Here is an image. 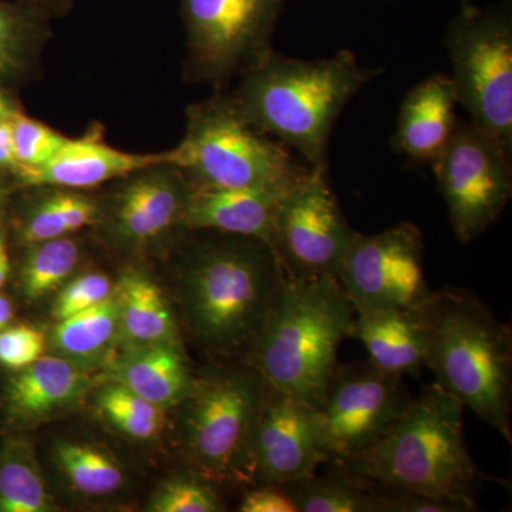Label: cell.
Masks as SVG:
<instances>
[{
    "label": "cell",
    "mask_w": 512,
    "mask_h": 512,
    "mask_svg": "<svg viewBox=\"0 0 512 512\" xmlns=\"http://www.w3.org/2000/svg\"><path fill=\"white\" fill-rule=\"evenodd\" d=\"M188 231L178 268L192 338L211 355L248 360L288 276L274 247L262 239Z\"/></svg>",
    "instance_id": "1"
},
{
    "label": "cell",
    "mask_w": 512,
    "mask_h": 512,
    "mask_svg": "<svg viewBox=\"0 0 512 512\" xmlns=\"http://www.w3.org/2000/svg\"><path fill=\"white\" fill-rule=\"evenodd\" d=\"M382 67H363L350 50L326 59L272 52L228 93L245 120L296 151L311 168H328L330 137L340 114Z\"/></svg>",
    "instance_id": "2"
},
{
    "label": "cell",
    "mask_w": 512,
    "mask_h": 512,
    "mask_svg": "<svg viewBox=\"0 0 512 512\" xmlns=\"http://www.w3.org/2000/svg\"><path fill=\"white\" fill-rule=\"evenodd\" d=\"M463 412V404L430 384L379 440L333 467L377 487L474 500L484 476L468 453Z\"/></svg>",
    "instance_id": "3"
},
{
    "label": "cell",
    "mask_w": 512,
    "mask_h": 512,
    "mask_svg": "<svg viewBox=\"0 0 512 512\" xmlns=\"http://www.w3.org/2000/svg\"><path fill=\"white\" fill-rule=\"evenodd\" d=\"M353 323L355 308L335 275L288 278L247 362L269 390L315 409Z\"/></svg>",
    "instance_id": "4"
},
{
    "label": "cell",
    "mask_w": 512,
    "mask_h": 512,
    "mask_svg": "<svg viewBox=\"0 0 512 512\" xmlns=\"http://www.w3.org/2000/svg\"><path fill=\"white\" fill-rule=\"evenodd\" d=\"M426 362L436 384L512 444V332L463 289L434 291Z\"/></svg>",
    "instance_id": "5"
},
{
    "label": "cell",
    "mask_w": 512,
    "mask_h": 512,
    "mask_svg": "<svg viewBox=\"0 0 512 512\" xmlns=\"http://www.w3.org/2000/svg\"><path fill=\"white\" fill-rule=\"evenodd\" d=\"M185 116L184 138L168 154L192 187L288 191L311 170L252 127L228 90L191 104Z\"/></svg>",
    "instance_id": "6"
},
{
    "label": "cell",
    "mask_w": 512,
    "mask_h": 512,
    "mask_svg": "<svg viewBox=\"0 0 512 512\" xmlns=\"http://www.w3.org/2000/svg\"><path fill=\"white\" fill-rule=\"evenodd\" d=\"M265 394L264 380L248 362L197 380L184 400L185 447L201 476L254 483L252 439Z\"/></svg>",
    "instance_id": "7"
},
{
    "label": "cell",
    "mask_w": 512,
    "mask_h": 512,
    "mask_svg": "<svg viewBox=\"0 0 512 512\" xmlns=\"http://www.w3.org/2000/svg\"><path fill=\"white\" fill-rule=\"evenodd\" d=\"M286 0H181L187 56L184 80L227 92L274 52Z\"/></svg>",
    "instance_id": "8"
},
{
    "label": "cell",
    "mask_w": 512,
    "mask_h": 512,
    "mask_svg": "<svg viewBox=\"0 0 512 512\" xmlns=\"http://www.w3.org/2000/svg\"><path fill=\"white\" fill-rule=\"evenodd\" d=\"M446 47L458 106L512 153L510 6H464L448 25Z\"/></svg>",
    "instance_id": "9"
},
{
    "label": "cell",
    "mask_w": 512,
    "mask_h": 512,
    "mask_svg": "<svg viewBox=\"0 0 512 512\" xmlns=\"http://www.w3.org/2000/svg\"><path fill=\"white\" fill-rule=\"evenodd\" d=\"M511 154L484 128L458 120L443 153L431 164L461 244L493 227L511 200Z\"/></svg>",
    "instance_id": "10"
},
{
    "label": "cell",
    "mask_w": 512,
    "mask_h": 512,
    "mask_svg": "<svg viewBox=\"0 0 512 512\" xmlns=\"http://www.w3.org/2000/svg\"><path fill=\"white\" fill-rule=\"evenodd\" d=\"M413 402L403 376L366 362L336 367L313 409L328 463H342L375 443Z\"/></svg>",
    "instance_id": "11"
},
{
    "label": "cell",
    "mask_w": 512,
    "mask_h": 512,
    "mask_svg": "<svg viewBox=\"0 0 512 512\" xmlns=\"http://www.w3.org/2000/svg\"><path fill=\"white\" fill-rule=\"evenodd\" d=\"M423 259L420 229L402 222L375 235L357 232L335 276L355 313L419 309L434 295Z\"/></svg>",
    "instance_id": "12"
},
{
    "label": "cell",
    "mask_w": 512,
    "mask_h": 512,
    "mask_svg": "<svg viewBox=\"0 0 512 512\" xmlns=\"http://www.w3.org/2000/svg\"><path fill=\"white\" fill-rule=\"evenodd\" d=\"M356 234L330 187L328 168H311L282 198L272 247L288 278H319L336 275Z\"/></svg>",
    "instance_id": "13"
},
{
    "label": "cell",
    "mask_w": 512,
    "mask_h": 512,
    "mask_svg": "<svg viewBox=\"0 0 512 512\" xmlns=\"http://www.w3.org/2000/svg\"><path fill=\"white\" fill-rule=\"evenodd\" d=\"M100 198L101 227L114 244L130 251L156 247L184 234L192 185L170 160L147 165L110 183Z\"/></svg>",
    "instance_id": "14"
},
{
    "label": "cell",
    "mask_w": 512,
    "mask_h": 512,
    "mask_svg": "<svg viewBox=\"0 0 512 512\" xmlns=\"http://www.w3.org/2000/svg\"><path fill=\"white\" fill-rule=\"evenodd\" d=\"M254 483L281 485L328 463L313 407L266 387L251 448Z\"/></svg>",
    "instance_id": "15"
},
{
    "label": "cell",
    "mask_w": 512,
    "mask_h": 512,
    "mask_svg": "<svg viewBox=\"0 0 512 512\" xmlns=\"http://www.w3.org/2000/svg\"><path fill=\"white\" fill-rule=\"evenodd\" d=\"M165 160H170L168 151L140 154L110 146L104 140V127L94 123L83 136L67 137L56 156L30 173L19 188L52 185L93 191L133 171Z\"/></svg>",
    "instance_id": "16"
},
{
    "label": "cell",
    "mask_w": 512,
    "mask_h": 512,
    "mask_svg": "<svg viewBox=\"0 0 512 512\" xmlns=\"http://www.w3.org/2000/svg\"><path fill=\"white\" fill-rule=\"evenodd\" d=\"M453 80L431 74L404 97L392 148L414 164L431 165L439 158L458 123Z\"/></svg>",
    "instance_id": "17"
},
{
    "label": "cell",
    "mask_w": 512,
    "mask_h": 512,
    "mask_svg": "<svg viewBox=\"0 0 512 512\" xmlns=\"http://www.w3.org/2000/svg\"><path fill=\"white\" fill-rule=\"evenodd\" d=\"M288 191L192 187L185 228L214 229L272 245L279 205Z\"/></svg>",
    "instance_id": "18"
},
{
    "label": "cell",
    "mask_w": 512,
    "mask_h": 512,
    "mask_svg": "<svg viewBox=\"0 0 512 512\" xmlns=\"http://www.w3.org/2000/svg\"><path fill=\"white\" fill-rule=\"evenodd\" d=\"M353 336L365 346L370 362L384 372L420 375L429 345L424 308L359 312Z\"/></svg>",
    "instance_id": "19"
},
{
    "label": "cell",
    "mask_w": 512,
    "mask_h": 512,
    "mask_svg": "<svg viewBox=\"0 0 512 512\" xmlns=\"http://www.w3.org/2000/svg\"><path fill=\"white\" fill-rule=\"evenodd\" d=\"M109 380L161 409L184 403L197 384L178 343L124 349L110 362Z\"/></svg>",
    "instance_id": "20"
},
{
    "label": "cell",
    "mask_w": 512,
    "mask_h": 512,
    "mask_svg": "<svg viewBox=\"0 0 512 512\" xmlns=\"http://www.w3.org/2000/svg\"><path fill=\"white\" fill-rule=\"evenodd\" d=\"M89 386L82 367L62 356H42L20 370L8 389L10 416L37 421L76 402Z\"/></svg>",
    "instance_id": "21"
},
{
    "label": "cell",
    "mask_w": 512,
    "mask_h": 512,
    "mask_svg": "<svg viewBox=\"0 0 512 512\" xmlns=\"http://www.w3.org/2000/svg\"><path fill=\"white\" fill-rule=\"evenodd\" d=\"M28 202L20 212L16 238L22 247L70 237L96 227L100 218V198L92 191L69 190L52 185H32Z\"/></svg>",
    "instance_id": "22"
},
{
    "label": "cell",
    "mask_w": 512,
    "mask_h": 512,
    "mask_svg": "<svg viewBox=\"0 0 512 512\" xmlns=\"http://www.w3.org/2000/svg\"><path fill=\"white\" fill-rule=\"evenodd\" d=\"M52 37V19L45 13L0 0V86L13 90L35 80Z\"/></svg>",
    "instance_id": "23"
},
{
    "label": "cell",
    "mask_w": 512,
    "mask_h": 512,
    "mask_svg": "<svg viewBox=\"0 0 512 512\" xmlns=\"http://www.w3.org/2000/svg\"><path fill=\"white\" fill-rule=\"evenodd\" d=\"M120 339L126 348L178 343L173 312L156 282L138 269H127L121 276Z\"/></svg>",
    "instance_id": "24"
},
{
    "label": "cell",
    "mask_w": 512,
    "mask_h": 512,
    "mask_svg": "<svg viewBox=\"0 0 512 512\" xmlns=\"http://www.w3.org/2000/svg\"><path fill=\"white\" fill-rule=\"evenodd\" d=\"M120 339V298L113 292L106 301L63 320L53 330L56 352L86 369L109 355Z\"/></svg>",
    "instance_id": "25"
},
{
    "label": "cell",
    "mask_w": 512,
    "mask_h": 512,
    "mask_svg": "<svg viewBox=\"0 0 512 512\" xmlns=\"http://www.w3.org/2000/svg\"><path fill=\"white\" fill-rule=\"evenodd\" d=\"M298 512H379L376 490L369 481L335 468L326 477L296 478L281 484Z\"/></svg>",
    "instance_id": "26"
},
{
    "label": "cell",
    "mask_w": 512,
    "mask_h": 512,
    "mask_svg": "<svg viewBox=\"0 0 512 512\" xmlns=\"http://www.w3.org/2000/svg\"><path fill=\"white\" fill-rule=\"evenodd\" d=\"M47 511H52V501L32 446L9 440L0 456V512Z\"/></svg>",
    "instance_id": "27"
},
{
    "label": "cell",
    "mask_w": 512,
    "mask_h": 512,
    "mask_svg": "<svg viewBox=\"0 0 512 512\" xmlns=\"http://www.w3.org/2000/svg\"><path fill=\"white\" fill-rule=\"evenodd\" d=\"M20 269L26 298H43L55 291L76 271L83 258V244L76 235L28 245Z\"/></svg>",
    "instance_id": "28"
},
{
    "label": "cell",
    "mask_w": 512,
    "mask_h": 512,
    "mask_svg": "<svg viewBox=\"0 0 512 512\" xmlns=\"http://www.w3.org/2000/svg\"><path fill=\"white\" fill-rule=\"evenodd\" d=\"M56 463L74 490L89 497H104L120 490L123 471L116 461L89 444L60 443Z\"/></svg>",
    "instance_id": "29"
},
{
    "label": "cell",
    "mask_w": 512,
    "mask_h": 512,
    "mask_svg": "<svg viewBox=\"0 0 512 512\" xmlns=\"http://www.w3.org/2000/svg\"><path fill=\"white\" fill-rule=\"evenodd\" d=\"M97 406L111 426L131 439L150 440L163 429L164 409L119 383L101 389Z\"/></svg>",
    "instance_id": "30"
},
{
    "label": "cell",
    "mask_w": 512,
    "mask_h": 512,
    "mask_svg": "<svg viewBox=\"0 0 512 512\" xmlns=\"http://www.w3.org/2000/svg\"><path fill=\"white\" fill-rule=\"evenodd\" d=\"M13 137L18 161L15 175L18 190L22 181L37 168L49 163L67 140V136L60 131L43 121L32 119L23 110L13 117Z\"/></svg>",
    "instance_id": "31"
},
{
    "label": "cell",
    "mask_w": 512,
    "mask_h": 512,
    "mask_svg": "<svg viewBox=\"0 0 512 512\" xmlns=\"http://www.w3.org/2000/svg\"><path fill=\"white\" fill-rule=\"evenodd\" d=\"M208 478L178 477L167 481L148 505L153 512H218L224 510Z\"/></svg>",
    "instance_id": "32"
},
{
    "label": "cell",
    "mask_w": 512,
    "mask_h": 512,
    "mask_svg": "<svg viewBox=\"0 0 512 512\" xmlns=\"http://www.w3.org/2000/svg\"><path fill=\"white\" fill-rule=\"evenodd\" d=\"M113 292L109 276L100 272H87L64 286L57 298L53 315L59 320L70 318L106 301Z\"/></svg>",
    "instance_id": "33"
},
{
    "label": "cell",
    "mask_w": 512,
    "mask_h": 512,
    "mask_svg": "<svg viewBox=\"0 0 512 512\" xmlns=\"http://www.w3.org/2000/svg\"><path fill=\"white\" fill-rule=\"evenodd\" d=\"M379 512H471L480 511L474 500H456L383 487L376 490Z\"/></svg>",
    "instance_id": "34"
},
{
    "label": "cell",
    "mask_w": 512,
    "mask_h": 512,
    "mask_svg": "<svg viewBox=\"0 0 512 512\" xmlns=\"http://www.w3.org/2000/svg\"><path fill=\"white\" fill-rule=\"evenodd\" d=\"M46 338L30 326H15L0 330V365L22 370L43 356Z\"/></svg>",
    "instance_id": "35"
},
{
    "label": "cell",
    "mask_w": 512,
    "mask_h": 512,
    "mask_svg": "<svg viewBox=\"0 0 512 512\" xmlns=\"http://www.w3.org/2000/svg\"><path fill=\"white\" fill-rule=\"evenodd\" d=\"M242 512H298L292 498L281 485L262 484L245 495L239 505Z\"/></svg>",
    "instance_id": "36"
},
{
    "label": "cell",
    "mask_w": 512,
    "mask_h": 512,
    "mask_svg": "<svg viewBox=\"0 0 512 512\" xmlns=\"http://www.w3.org/2000/svg\"><path fill=\"white\" fill-rule=\"evenodd\" d=\"M13 117L0 119V173L8 174L15 180L18 161H16L15 137H13Z\"/></svg>",
    "instance_id": "37"
},
{
    "label": "cell",
    "mask_w": 512,
    "mask_h": 512,
    "mask_svg": "<svg viewBox=\"0 0 512 512\" xmlns=\"http://www.w3.org/2000/svg\"><path fill=\"white\" fill-rule=\"evenodd\" d=\"M18 2L40 10L50 19L63 18L74 8V0H18Z\"/></svg>",
    "instance_id": "38"
},
{
    "label": "cell",
    "mask_w": 512,
    "mask_h": 512,
    "mask_svg": "<svg viewBox=\"0 0 512 512\" xmlns=\"http://www.w3.org/2000/svg\"><path fill=\"white\" fill-rule=\"evenodd\" d=\"M22 110V106L13 96L12 90L0 86V119H9V117L16 116Z\"/></svg>",
    "instance_id": "39"
},
{
    "label": "cell",
    "mask_w": 512,
    "mask_h": 512,
    "mask_svg": "<svg viewBox=\"0 0 512 512\" xmlns=\"http://www.w3.org/2000/svg\"><path fill=\"white\" fill-rule=\"evenodd\" d=\"M15 191H18V185H16L15 180L8 174L0 173V222L5 218L10 197H12Z\"/></svg>",
    "instance_id": "40"
},
{
    "label": "cell",
    "mask_w": 512,
    "mask_h": 512,
    "mask_svg": "<svg viewBox=\"0 0 512 512\" xmlns=\"http://www.w3.org/2000/svg\"><path fill=\"white\" fill-rule=\"evenodd\" d=\"M10 274V259L8 251V239L5 232L0 229V288L6 284Z\"/></svg>",
    "instance_id": "41"
},
{
    "label": "cell",
    "mask_w": 512,
    "mask_h": 512,
    "mask_svg": "<svg viewBox=\"0 0 512 512\" xmlns=\"http://www.w3.org/2000/svg\"><path fill=\"white\" fill-rule=\"evenodd\" d=\"M13 318L12 303L6 296L0 295V330L8 328L10 320Z\"/></svg>",
    "instance_id": "42"
},
{
    "label": "cell",
    "mask_w": 512,
    "mask_h": 512,
    "mask_svg": "<svg viewBox=\"0 0 512 512\" xmlns=\"http://www.w3.org/2000/svg\"><path fill=\"white\" fill-rule=\"evenodd\" d=\"M461 8H464V6L471 5L470 0H460Z\"/></svg>",
    "instance_id": "43"
}]
</instances>
